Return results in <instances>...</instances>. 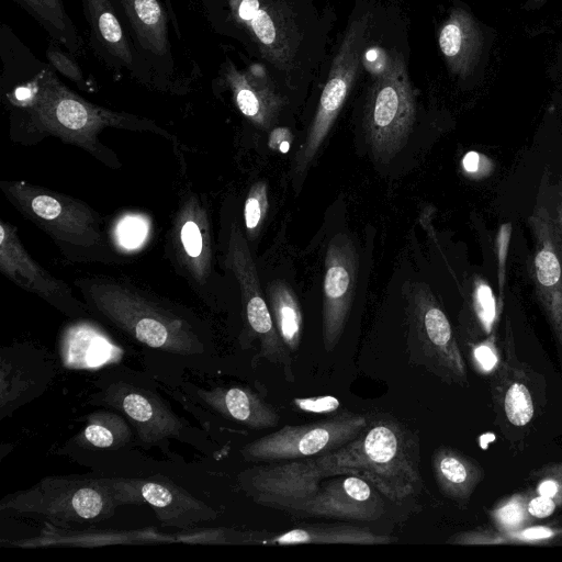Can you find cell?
I'll return each instance as SVG.
<instances>
[{
	"instance_id": "cell-1",
	"label": "cell",
	"mask_w": 562,
	"mask_h": 562,
	"mask_svg": "<svg viewBox=\"0 0 562 562\" xmlns=\"http://www.w3.org/2000/svg\"><path fill=\"white\" fill-rule=\"evenodd\" d=\"M0 56L3 99L12 109V117L19 119L29 132L81 147L112 167L119 161L99 140L100 133L108 127L153 132L171 138L149 119L93 104L75 93L7 25L1 26Z\"/></svg>"
},
{
	"instance_id": "cell-2",
	"label": "cell",
	"mask_w": 562,
	"mask_h": 562,
	"mask_svg": "<svg viewBox=\"0 0 562 562\" xmlns=\"http://www.w3.org/2000/svg\"><path fill=\"white\" fill-rule=\"evenodd\" d=\"M91 315L148 348L182 357L206 352L202 322L184 308L108 277L75 281Z\"/></svg>"
},
{
	"instance_id": "cell-3",
	"label": "cell",
	"mask_w": 562,
	"mask_h": 562,
	"mask_svg": "<svg viewBox=\"0 0 562 562\" xmlns=\"http://www.w3.org/2000/svg\"><path fill=\"white\" fill-rule=\"evenodd\" d=\"M311 459L324 477L358 475L393 502L422 490L418 439L391 417L373 422L350 442Z\"/></svg>"
},
{
	"instance_id": "cell-4",
	"label": "cell",
	"mask_w": 562,
	"mask_h": 562,
	"mask_svg": "<svg viewBox=\"0 0 562 562\" xmlns=\"http://www.w3.org/2000/svg\"><path fill=\"white\" fill-rule=\"evenodd\" d=\"M7 200L71 261L120 262L101 215L83 201L26 181H1Z\"/></svg>"
},
{
	"instance_id": "cell-5",
	"label": "cell",
	"mask_w": 562,
	"mask_h": 562,
	"mask_svg": "<svg viewBox=\"0 0 562 562\" xmlns=\"http://www.w3.org/2000/svg\"><path fill=\"white\" fill-rule=\"evenodd\" d=\"M122 506L105 477L45 476L25 490L2 497L0 510L43 518L58 527L94 524Z\"/></svg>"
},
{
	"instance_id": "cell-6",
	"label": "cell",
	"mask_w": 562,
	"mask_h": 562,
	"mask_svg": "<svg viewBox=\"0 0 562 562\" xmlns=\"http://www.w3.org/2000/svg\"><path fill=\"white\" fill-rule=\"evenodd\" d=\"M416 114L413 88L403 56L383 50L368 89L363 110L366 142L373 157L392 159L406 144Z\"/></svg>"
},
{
	"instance_id": "cell-7",
	"label": "cell",
	"mask_w": 562,
	"mask_h": 562,
	"mask_svg": "<svg viewBox=\"0 0 562 562\" xmlns=\"http://www.w3.org/2000/svg\"><path fill=\"white\" fill-rule=\"evenodd\" d=\"M369 26L370 15L364 13L353 19L345 32L306 137L293 159L295 184L304 179L351 90L359 72Z\"/></svg>"
},
{
	"instance_id": "cell-8",
	"label": "cell",
	"mask_w": 562,
	"mask_h": 562,
	"mask_svg": "<svg viewBox=\"0 0 562 562\" xmlns=\"http://www.w3.org/2000/svg\"><path fill=\"white\" fill-rule=\"evenodd\" d=\"M367 426L366 416L353 413H341L305 425H286L245 445L240 454L249 462L315 458L350 442Z\"/></svg>"
},
{
	"instance_id": "cell-9",
	"label": "cell",
	"mask_w": 562,
	"mask_h": 562,
	"mask_svg": "<svg viewBox=\"0 0 562 562\" xmlns=\"http://www.w3.org/2000/svg\"><path fill=\"white\" fill-rule=\"evenodd\" d=\"M91 402L122 414L140 442L147 446H158L167 439L184 441L190 430L187 420L178 416L168 402L132 376L119 374L102 379Z\"/></svg>"
},
{
	"instance_id": "cell-10",
	"label": "cell",
	"mask_w": 562,
	"mask_h": 562,
	"mask_svg": "<svg viewBox=\"0 0 562 562\" xmlns=\"http://www.w3.org/2000/svg\"><path fill=\"white\" fill-rule=\"evenodd\" d=\"M323 479L311 458L267 462L237 475L239 487L256 504L292 515H305Z\"/></svg>"
},
{
	"instance_id": "cell-11",
	"label": "cell",
	"mask_w": 562,
	"mask_h": 562,
	"mask_svg": "<svg viewBox=\"0 0 562 562\" xmlns=\"http://www.w3.org/2000/svg\"><path fill=\"white\" fill-rule=\"evenodd\" d=\"M139 55L158 80L161 91H186L179 77L169 33V14L161 0H113Z\"/></svg>"
},
{
	"instance_id": "cell-12",
	"label": "cell",
	"mask_w": 562,
	"mask_h": 562,
	"mask_svg": "<svg viewBox=\"0 0 562 562\" xmlns=\"http://www.w3.org/2000/svg\"><path fill=\"white\" fill-rule=\"evenodd\" d=\"M225 262L238 281L247 325L251 334L259 340L260 353L269 361L290 370V350L277 330L270 308L261 292L249 246L235 223L231 227Z\"/></svg>"
},
{
	"instance_id": "cell-13",
	"label": "cell",
	"mask_w": 562,
	"mask_h": 562,
	"mask_svg": "<svg viewBox=\"0 0 562 562\" xmlns=\"http://www.w3.org/2000/svg\"><path fill=\"white\" fill-rule=\"evenodd\" d=\"M496 38L494 27L483 23L464 4L453 5L438 33V45L449 72L464 83L484 78Z\"/></svg>"
},
{
	"instance_id": "cell-14",
	"label": "cell",
	"mask_w": 562,
	"mask_h": 562,
	"mask_svg": "<svg viewBox=\"0 0 562 562\" xmlns=\"http://www.w3.org/2000/svg\"><path fill=\"white\" fill-rule=\"evenodd\" d=\"M90 46L104 65L125 72L146 88L161 91L154 72L139 55L113 0H81Z\"/></svg>"
},
{
	"instance_id": "cell-15",
	"label": "cell",
	"mask_w": 562,
	"mask_h": 562,
	"mask_svg": "<svg viewBox=\"0 0 562 562\" xmlns=\"http://www.w3.org/2000/svg\"><path fill=\"white\" fill-rule=\"evenodd\" d=\"M0 271L19 288L37 295L71 318L90 314L86 303L79 301L71 288L50 274L24 248L16 228L0 221Z\"/></svg>"
},
{
	"instance_id": "cell-16",
	"label": "cell",
	"mask_w": 562,
	"mask_h": 562,
	"mask_svg": "<svg viewBox=\"0 0 562 562\" xmlns=\"http://www.w3.org/2000/svg\"><path fill=\"white\" fill-rule=\"evenodd\" d=\"M121 505L147 504L168 527L190 528L216 519L218 513L169 480L158 477H105Z\"/></svg>"
},
{
	"instance_id": "cell-17",
	"label": "cell",
	"mask_w": 562,
	"mask_h": 562,
	"mask_svg": "<svg viewBox=\"0 0 562 562\" xmlns=\"http://www.w3.org/2000/svg\"><path fill=\"white\" fill-rule=\"evenodd\" d=\"M359 258L351 239L334 236L325 255L322 333L326 351H333L347 324L358 281Z\"/></svg>"
},
{
	"instance_id": "cell-18",
	"label": "cell",
	"mask_w": 562,
	"mask_h": 562,
	"mask_svg": "<svg viewBox=\"0 0 562 562\" xmlns=\"http://www.w3.org/2000/svg\"><path fill=\"white\" fill-rule=\"evenodd\" d=\"M177 267L193 285L202 289L212 274L211 224L206 209L195 194L181 200L169 234Z\"/></svg>"
},
{
	"instance_id": "cell-19",
	"label": "cell",
	"mask_w": 562,
	"mask_h": 562,
	"mask_svg": "<svg viewBox=\"0 0 562 562\" xmlns=\"http://www.w3.org/2000/svg\"><path fill=\"white\" fill-rule=\"evenodd\" d=\"M308 504L305 516L338 520L373 521L385 512L381 493L364 479L353 474L331 476Z\"/></svg>"
},
{
	"instance_id": "cell-20",
	"label": "cell",
	"mask_w": 562,
	"mask_h": 562,
	"mask_svg": "<svg viewBox=\"0 0 562 562\" xmlns=\"http://www.w3.org/2000/svg\"><path fill=\"white\" fill-rule=\"evenodd\" d=\"M221 77L238 111L255 126L268 130L284 106V99L260 64L239 69L232 60L221 67Z\"/></svg>"
},
{
	"instance_id": "cell-21",
	"label": "cell",
	"mask_w": 562,
	"mask_h": 562,
	"mask_svg": "<svg viewBox=\"0 0 562 562\" xmlns=\"http://www.w3.org/2000/svg\"><path fill=\"white\" fill-rule=\"evenodd\" d=\"M45 357L35 360L26 351L2 348L0 353V418L12 415L21 405L37 396L53 376Z\"/></svg>"
},
{
	"instance_id": "cell-22",
	"label": "cell",
	"mask_w": 562,
	"mask_h": 562,
	"mask_svg": "<svg viewBox=\"0 0 562 562\" xmlns=\"http://www.w3.org/2000/svg\"><path fill=\"white\" fill-rule=\"evenodd\" d=\"M415 327L420 349L430 361L458 376L464 374V367L451 325L432 294L423 290L415 304Z\"/></svg>"
},
{
	"instance_id": "cell-23",
	"label": "cell",
	"mask_w": 562,
	"mask_h": 562,
	"mask_svg": "<svg viewBox=\"0 0 562 562\" xmlns=\"http://www.w3.org/2000/svg\"><path fill=\"white\" fill-rule=\"evenodd\" d=\"M194 394L213 412L251 429L272 428L280 422L278 412L246 386L195 389Z\"/></svg>"
},
{
	"instance_id": "cell-24",
	"label": "cell",
	"mask_w": 562,
	"mask_h": 562,
	"mask_svg": "<svg viewBox=\"0 0 562 562\" xmlns=\"http://www.w3.org/2000/svg\"><path fill=\"white\" fill-rule=\"evenodd\" d=\"M176 542L175 535H165L153 529L135 531L76 530L45 522L36 538L12 542L15 547H99L109 544H139Z\"/></svg>"
},
{
	"instance_id": "cell-25",
	"label": "cell",
	"mask_w": 562,
	"mask_h": 562,
	"mask_svg": "<svg viewBox=\"0 0 562 562\" xmlns=\"http://www.w3.org/2000/svg\"><path fill=\"white\" fill-rule=\"evenodd\" d=\"M396 539L379 535L368 528L347 524H315L301 526L281 532L266 540L261 544L291 546V544H386Z\"/></svg>"
},
{
	"instance_id": "cell-26",
	"label": "cell",
	"mask_w": 562,
	"mask_h": 562,
	"mask_svg": "<svg viewBox=\"0 0 562 562\" xmlns=\"http://www.w3.org/2000/svg\"><path fill=\"white\" fill-rule=\"evenodd\" d=\"M32 16L52 41L61 45L76 59L82 56L85 43L66 11L64 0H13Z\"/></svg>"
},
{
	"instance_id": "cell-27",
	"label": "cell",
	"mask_w": 562,
	"mask_h": 562,
	"mask_svg": "<svg viewBox=\"0 0 562 562\" xmlns=\"http://www.w3.org/2000/svg\"><path fill=\"white\" fill-rule=\"evenodd\" d=\"M133 427L116 411L99 409L87 416V422L72 442L87 450H116L133 439Z\"/></svg>"
},
{
	"instance_id": "cell-28",
	"label": "cell",
	"mask_w": 562,
	"mask_h": 562,
	"mask_svg": "<svg viewBox=\"0 0 562 562\" xmlns=\"http://www.w3.org/2000/svg\"><path fill=\"white\" fill-rule=\"evenodd\" d=\"M269 308L277 330L291 352L297 350L303 334V314L291 286L273 280L267 288Z\"/></svg>"
},
{
	"instance_id": "cell-29",
	"label": "cell",
	"mask_w": 562,
	"mask_h": 562,
	"mask_svg": "<svg viewBox=\"0 0 562 562\" xmlns=\"http://www.w3.org/2000/svg\"><path fill=\"white\" fill-rule=\"evenodd\" d=\"M435 479L441 491L452 496L465 495L472 479L469 464L452 451L440 449L431 458Z\"/></svg>"
},
{
	"instance_id": "cell-30",
	"label": "cell",
	"mask_w": 562,
	"mask_h": 562,
	"mask_svg": "<svg viewBox=\"0 0 562 562\" xmlns=\"http://www.w3.org/2000/svg\"><path fill=\"white\" fill-rule=\"evenodd\" d=\"M269 209L268 186L263 180L256 181L249 189L244 204V220L248 240H255Z\"/></svg>"
},
{
	"instance_id": "cell-31",
	"label": "cell",
	"mask_w": 562,
	"mask_h": 562,
	"mask_svg": "<svg viewBox=\"0 0 562 562\" xmlns=\"http://www.w3.org/2000/svg\"><path fill=\"white\" fill-rule=\"evenodd\" d=\"M45 55L47 63L55 71H58L81 90L91 91V86L87 82L77 59L68 52H64L61 45L52 41L46 48Z\"/></svg>"
},
{
	"instance_id": "cell-32",
	"label": "cell",
	"mask_w": 562,
	"mask_h": 562,
	"mask_svg": "<svg viewBox=\"0 0 562 562\" xmlns=\"http://www.w3.org/2000/svg\"><path fill=\"white\" fill-rule=\"evenodd\" d=\"M507 419L515 426L527 425L533 415V404L528 389L521 383H514L505 396Z\"/></svg>"
},
{
	"instance_id": "cell-33",
	"label": "cell",
	"mask_w": 562,
	"mask_h": 562,
	"mask_svg": "<svg viewBox=\"0 0 562 562\" xmlns=\"http://www.w3.org/2000/svg\"><path fill=\"white\" fill-rule=\"evenodd\" d=\"M473 300L475 311L488 330L496 314L495 297L488 283L481 278L474 281Z\"/></svg>"
},
{
	"instance_id": "cell-34",
	"label": "cell",
	"mask_w": 562,
	"mask_h": 562,
	"mask_svg": "<svg viewBox=\"0 0 562 562\" xmlns=\"http://www.w3.org/2000/svg\"><path fill=\"white\" fill-rule=\"evenodd\" d=\"M538 202L546 206L554 225L562 235V179L553 184L546 182L540 189Z\"/></svg>"
},
{
	"instance_id": "cell-35",
	"label": "cell",
	"mask_w": 562,
	"mask_h": 562,
	"mask_svg": "<svg viewBox=\"0 0 562 562\" xmlns=\"http://www.w3.org/2000/svg\"><path fill=\"white\" fill-rule=\"evenodd\" d=\"M147 225L140 217L127 216L119 223L116 237L119 243L125 248H136L146 236Z\"/></svg>"
},
{
	"instance_id": "cell-36",
	"label": "cell",
	"mask_w": 562,
	"mask_h": 562,
	"mask_svg": "<svg viewBox=\"0 0 562 562\" xmlns=\"http://www.w3.org/2000/svg\"><path fill=\"white\" fill-rule=\"evenodd\" d=\"M512 231V223H504L499 226L496 235L497 283L501 300L503 299L504 295L506 279V261L510 244Z\"/></svg>"
},
{
	"instance_id": "cell-37",
	"label": "cell",
	"mask_w": 562,
	"mask_h": 562,
	"mask_svg": "<svg viewBox=\"0 0 562 562\" xmlns=\"http://www.w3.org/2000/svg\"><path fill=\"white\" fill-rule=\"evenodd\" d=\"M294 403L302 411L312 413H328L339 407V401L333 396L296 398Z\"/></svg>"
},
{
	"instance_id": "cell-38",
	"label": "cell",
	"mask_w": 562,
	"mask_h": 562,
	"mask_svg": "<svg viewBox=\"0 0 562 562\" xmlns=\"http://www.w3.org/2000/svg\"><path fill=\"white\" fill-rule=\"evenodd\" d=\"M496 518L504 527L513 528L522 522L525 510L519 502L513 501L497 510Z\"/></svg>"
},
{
	"instance_id": "cell-39",
	"label": "cell",
	"mask_w": 562,
	"mask_h": 562,
	"mask_svg": "<svg viewBox=\"0 0 562 562\" xmlns=\"http://www.w3.org/2000/svg\"><path fill=\"white\" fill-rule=\"evenodd\" d=\"M463 170L471 177H482L491 168V161L477 151H469L462 159Z\"/></svg>"
},
{
	"instance_id": "cell-40",
	"label": "cell",
	"mask_w": 562,
	"mask_h": 562,
	"mask_svg": "<svg viewBox=\"0 0 562 562\" xmlns=\"http://www.w3.org/2000/svg\"><path fill=\"white\" fill-rule=\"evenodd\" d=\"M527 509L533 517L546 518L553 514L555 503L551 497L539 495L529 502Z\"/></svg>"
},
{
	"instance_id": "cell-41",
	"label": "cell",
	"mask_w": 562,
	"mask_h": 562,
	"mask_svg": "<svg viewBox=\"0 0 562 562\" xmlns=\"http://www.w3.org/2000/svg\"><path fill=\"white\" fill-rule=\"evenodd\" d=\"M293 140L291 131L286 127H276L269 136L268 145L273 150H279L285 154Z\"/></svg>"
},
{
	"instance_id": "cell-42",
	"label": "cell",
	"mask_w": 562,
	"mask_h": 562,
	"mask_svg": "<svg viewBox=\"0 0 562 562\" xmlns=\"http://www.w3.org/2000/svg\"><path fill=\"white\" fill-rule=\"evenodd\" d=\"M474 355H475V358L479 361V363L486 370L492 369L497 361L496 356L493 352V350L488 346H485V345H482V346H479L477 348H475Z\"/></svg>"
},
{
	"instance_id": "cell-43",
	"label": "cell",
	"mask_w": 562,
	"mask_h": 562,
	"mask_svg": "<svg viewBox=\"0 0 562 562\" xmlns=\"http://www.w3.org/2000/svg\"><path fill=\"white\" fill-rule=\"evenodd\" d=\"M552 530L546 527H532L524 530L519 533V538L527 540H540L550 538L552 536Z\"/></svg>"
},
{
	"instance_id": "cell-44",
	"label": "cell",
	"mask_w": 562,
	"mask_h": 562,
	"mask_svg": "<svg viewBox=\"0 0 562 562\" xmlns=\"http://www.w3.org/2000/svg\"><path fill=\"white\" fill-rule=\"evenodd\" d=\"M549 74L559 77L562 75V42L559 43L554 50V55L549 67Z\"/></svg>"
},
{
	"instance_id": "cell-45",
	"label": "cell",
	"mask_w": 562,
	"mask_h": 562,
	"mask_svg": "<svg viewBox=\"0 0 562 562\" xmlns=\"http://www.w3.org/2000/svg\"><path fill=\"white\" fill-rule=\"evenodd\" d=\"M539 495L553 498L558 493V484L553 481H544L538 487Z\"/></svg>"
},
{
	"instance_id": "cell-46",
	"label": "cell",
	"mask_w": 562,
	"mask_h": 562,
	"mask_svg": "<svg viewBox=\"0 0 562 562\" xmlns=\"http://www.w3.org/2000/svg\"><path fill=\"white\" fill-rule=\"evenodd\" d=\"M551 0H526L521 5V9L527 12L536 11L541 9Z\"/></svg>"
}]
</instances>
